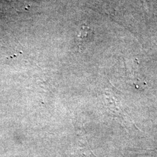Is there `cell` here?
<instances>
[{
    "label": "cell",
    "instance_id": "1",
    "mask_svg": "<svg viewBox=\"0 0 157 157\" xmlns=\"http://www.w3.org/2000/svg\"><path fill=\"white\" fill-rule=\"evenodd\" d=\"M93 32L91 29L87 26L82 25L78 30V34H77V39L78 42L82 43L86 41L92 36Z\"/></svg>",
    "mask_w": 157,
    "mask_h": 157
}]
</instances>
